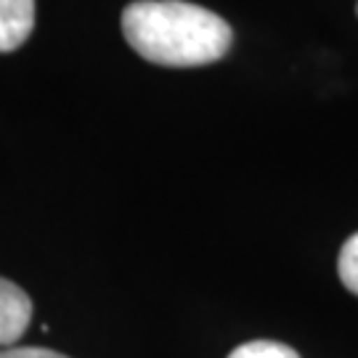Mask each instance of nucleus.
Instances as JSON below:
<instances>
[{"label":"nucleus","mask_w":358,"mask_h":358,"mask_svg":"<svg viewBox=\"0 0 358 358\" xmlns=\"http://www.w3.org/2000/svg\"><path fill=\"white\" fill-rule=\"evenodd\" d=\"M229 358H300V353L289 348L287 343H276V340H252L244 345L234 348Z\"/></svg>","instance_id":"20e7f679"},{"label":"nucleus","mask_w":358,"mask_h":358,"mask_svg":"<svg viewBox=\"0 0 358 358\" xmlns=\"http://www.w3.org/2000/svg\"><path fill=\"white\" fill-rule=\"evenodd\" d=\"M0 358H69L48 348H0Z\"/></svg>","instance_id":"423d86ee"},{"label":"nucleus","mask_w":358,"mask_h":358,"mask_svg":"<svg viewBox=\"0 0 358 358\" xmlns=\"http://www.w3.org/2000/svg\"><path fill=\"white\" fill-rule=\"evenodd\" d=\"M337 273H340V282L348 292L358 294V234H353L337 257Z\"/></svg>","instance_id":"39448f33"},{"label":"nucleus","mask_w":358,"mask_h":358,"mask_svg":"<svg viewBox=\"0 0 358 358\" xmlns=\"http://www.w3.org/2000/svg\"><path fill=\"white\" fill-rule=\"evenodd\" d=\"M35 27V0H0V53L22 48Z\"/></svg>","instance_id":"7ed1b4c3"},{"label":"nucleus","mask_w":358,"mask_h":358,"mask_svg":"<svg viewBox=\"0 0 358 358\" xmlns=\"http://www.w3.org/2000/svg\"><path fill=\"white\" fill-rule=\"evenodd\" d=\"M356 13H358V3H356Z\"/></svg>","instance_id":"0eeeda50"},{"label":"nucleus","mask_w":358,"mask_h":358,"mask_svg":"<svg viewBox=\"0 0 358 358\" xmlns=\"http://www.w3.org/2000/svg\"><path fill=\"white\" fill-rule=\"evenodd\" d=\"M122 35L141 59L159 66H205L231 48L229 22L186 0H136L122 11Z\"/></svg>","instance_id":"f257e3e1"},{"label":"nucleus","mask_w":358,"mask_h":358,"mask_svg":"<svg viewBox=\"0 0 358 358\" xmlns=\"http://www.w3.org/2000/svg\"><path fill=\"white\" fill-rule=\"evenodd\" d=\"M32 321V300L19 284L0 279V348H13Z\"/></svg>","instance_id":"f03ea898"}]
</instances>
